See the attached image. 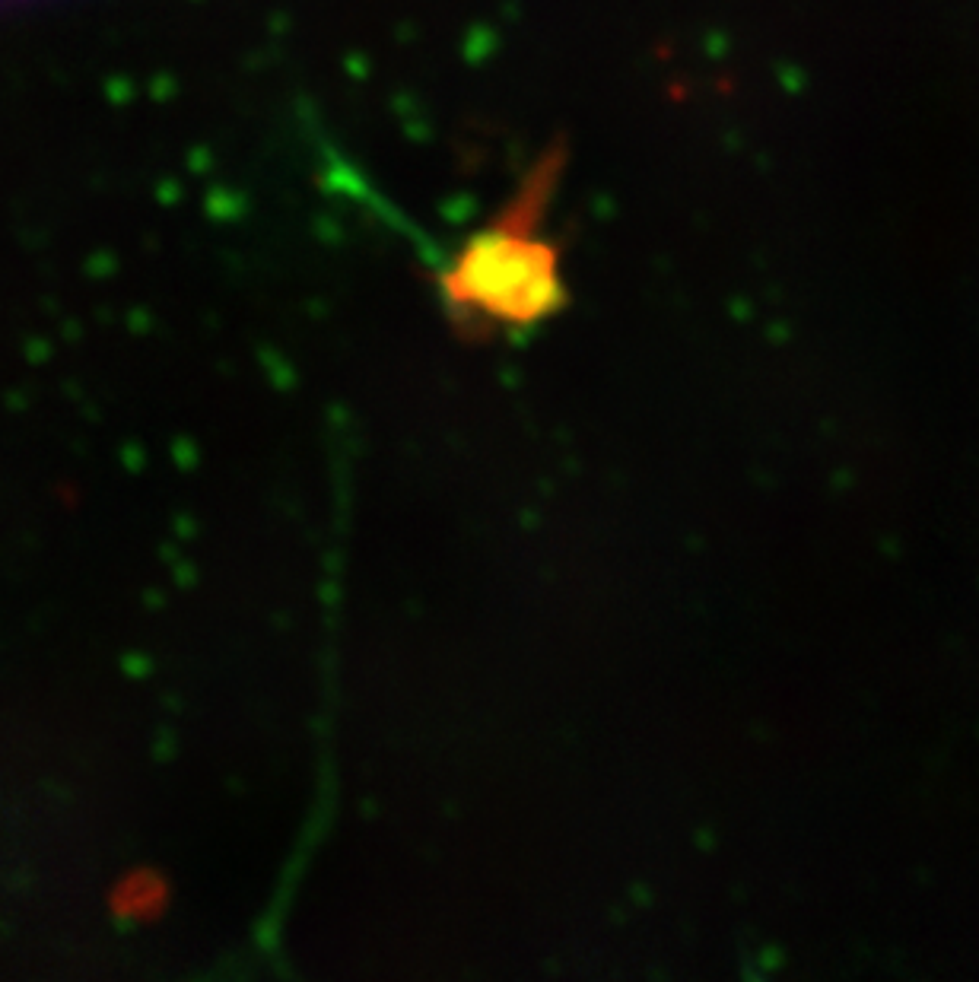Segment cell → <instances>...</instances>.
I'll list each match as a JSON object with an SVG mask.
<instances>
[{
	"label": "cell",
	"instance_id": "cell-1",
	"mask_svg": "<svg viewBox=\"0 0 979 982\" xmlns=\"http://www.w3.org/2000/svg\"><path fill=\"white\" fill-rule=\"evenodd\" d=\"M560 175L563 147H550L512 198L442 264L436 293L458 334H519L563 312V252L547 232Z\"/></svg>",
	"mask_w": 979,
	"mask_h": 982
}]
</instances>
